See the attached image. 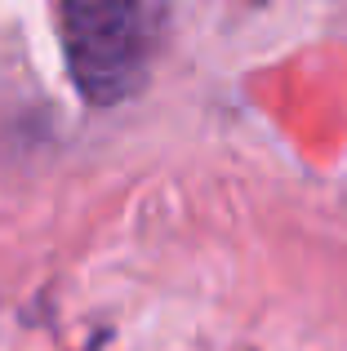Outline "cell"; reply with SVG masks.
Returning a JSON list of instances; mask_svg holds the SVG:
<instances>
[{
    "instance_id": "cell-1",
    "label": "cell",
    "mask_w": 347,
    "mask_h": 351,
    "mask_svg": "<svg viewBox=\"0 0 347 351\" xmlns=\"http://www.w3.org/2000/svg\"><path fill=\"white\" fill-rule=\"evenodd\" d=\"M165 0H62V53L94 107L134 98L165 45Z\"/></svg>"
}]
</instances>
